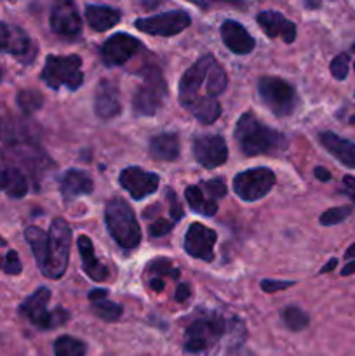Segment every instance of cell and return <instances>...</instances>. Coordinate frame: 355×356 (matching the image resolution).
<instances>
[{
  "label": "cell",
  "instance_id": "obj_4",
  "mask_svg": "<svg viewBox=\"0 0 355 356\" xmlns=\"http://www.w3.org/2000/svg\"><path fill=\"white\" fill-rule=\"evenodd\" d=\"M72 247V228L63 218H56L51 222L47 233V259L42 268V275L52 280H59L65 275Z\"/></svg>",
  "mask_w": 355,
  "mask_h": 356
},
{
  "label": "cell",
  "instance_id": "obj_1",
  "mask_svg": "<svg viewBox=\"0 0 355 356\" xmlns=\"http://www.w3.org/2000/svg\"><path fill=\"white\" fill-rule=\"evenodd\" d=\"M226 83H228V79H226L225 70L216 63V59L209 54L202 56L181 76L180 103L188 110L197 101L200 89L204 87L209 97L216 99L219 94L225 92Z\"/></svg>",
  "mask_w": 355,
  "mask_h": 356
},
{
  "label": "cell",
  "instance_id": "obj_51",
  "mask_svg": "<svg viewBox=\"0 0 355 356\" xmlns=\"http://www.w3.org/2000/svg\"><path fill=\"white\" fill-rule=\"evenodd\" d=\"M305 6H306V7H320V3H310V2H306Z\"/></svg>",
  "mask_w": 355,
  "mask_h": 356
},
{
  "label": "cell",
  "instance_id": "obj_19",
  "mask_svg": "<svg viewBox=\"0 0 355 356\" xmlns=\"http://www.w3.org/2000/svg\"><path fill=\"white\" fill-rule=\"evenodd\" d=\"M221 38L223 42H225L226 47H228L233 54L239 56L253 52L254 45H256L253 35H251L242 24L237 23V21L233 19H226L225 23L221 24Z\"/></svg>",
  "mask_w": 355,
  "mask_h": 356
},
{
  "label": "cell",
  "instance_id": "obj_6",
  "mask_svg": "<svg viewBox=\"0 0 355 356\" xmlns=\"http://www.w3.org/2000/svg\"><path fill=\"white\" fill-rule=\"evenodd\" d=\"M258 94L275 117H289L298 106V92L292 83L278 76H261L258 80Z\"/></svg>",
  "mask_w": 355,
  "mask_h": 356
},
{
  "label": "cell",
  "instance_id": "obj_32",
  "mask_svg": "<svg viewBox=\"0 0 355 356\" xmlns=\"http://www.w3.org/2000/svg\"><path fill=\"white\" fill-rule=\"evenodd\" d=\"M16 103L23 113L31 115L44 106V96H42L38 90L26 89V90H21V92H17Z\"/></svg>",
  "mask_w": 355,
  "mask_h": 356
},
{
  "label": "cell",
  "instance_id": "obj_30",
  "mask_svg": "<svg viewBox=\"0 0 355 356\" xmlns=\"http://www.w3.org/2000/svg\"><path fill=\"white\" fill-rule=\"evenodd\" d=\"M54 356H86L87 346L84 341L72 336H61L54 341Z\"/></svg>",
  "mask_w": 355,
  "mask_h": 356
},
{
  "label": "cell",
  "instance_id": "obj_26",
  "mask_svg": "<svg viewBox=\"0 0 355 356\" xmlns=\"http://www.w3.org/2000/svg\"><path fill=\"white\" fill-rule=\"evenodd\" d=\"M0 190L10 198H23L28 193V179L23 170L13 165L0 169Z\"/></svg>",
  "mask_w": 355,
  "mask_h": 356
},
{
  "label": "cell",
  "instance_id": "obj_20",
  "mask_svg": "<svg viewBox=\"0 0 355 356\" xmlns=\"http://www.w3.org/2000/svg\"><path fill=\"white\" fill-rule=\"evenodd\" d=\"M120 101H118V90L110 80H101L96 87V97H94V111L103 120L117 117L120 113Z\"/></svg>",
  "mask_w": 355,
  "mask_h": 356
},
{
  "label": "cell",
  "instance_id": "obj_54",
  "mask_svg": "<svg viewBox=\"0 0 355 356\" xmlns=\"http://www.w3.org/2000/svg\"><path fill=\"white\" fill-rule=\"evenodd\" d=\"M352 52H355V44H354V45H352Z\"/></svg>",
  "mask_w": 355,
  "mask_h": 356
},
{
  "label": "cell",
  "instance_id": "obj_17",
  "mask_svg": "<svg viewBox=\"0 0 355 356\" xmlns=\"http://www.w3.org/2000/svg\"><path fill=\"white\" fill-rule=\"evenodd\" d=\"M49 24H51V30L61 37H79L82 31V19H80L77 6L73 2H66V0L56 2L52 6Z\"/></svg>",
  "mask_w": 355,
  "mask_h": 356
},
{
  "label": "cell",
  "instance_id": "obj_36",
  "mask_svg": "<svg viewBox=\"0 0 355 356\" xmlns=\"http://www.w3.org/2000/svg\"><path fill=\"white\" fill-rule=\"evenodd\" d=\"M348 65H350V56L341 52L331 61V75L336 80H345L348 76Z\"/></svg>",
  "mask_w": 355,
  "mask_h": 356
},
{
  "label": "cell",
  "instance_id": "obj_52",
  "mask_svg": "<svg viewBox=\"0 0 355 356\" xmlns=\"http://www.w3.org/2000/svg\"><path fill=\"white\" fill-rule=\"evenodd\" d=\"M6 245H7V242L2 238V236H0V247H6Z\"/></svg>",
  "mask_w": 355,
  "mask_h": 356
},
{
  "label": "cell",
  "instance_id": "obj_23",
  "mask_svg": "<svg viewBox=\"0 0 355 356\" xmlns=\"http://www.w3.org/2000/svg\"><path fill=\"white\" fill-rule=\"evenodd\" d=\"M77 247H79L80 259H82V268L86 271L87 277L94 282H103L108 278V268L100 263L94 252V245L87 235H80L77 240Z\"/></svg>",
  "mask_w": 355,
  "mask_h": 356
},
{
  "label": "cell",
  "instance_id": "obj_5",
  "mask_svg": "<svg viewBox=\"0 0 355 356\" xmlns=\"http://www.w3.org/2000/svg\"><path fill=\"white\" fill-rule=\"evenodd\" d=\"M82 59L80 56H47L40 79L45 86L58 90L59 87H66L68 90H77L84 83Z\"/></svg>",
  "mask_w": 355,
  "mask_h": 356
},
{
  "label": "cell",
  "instance_id": "obj_8",
  "mask_svg": "<svg viewBox=\"0 0 355 356\" xmlns=\"http://www.w3.org/2000/svg\"><path fill=\"white\" fill-rule=\"evenodd\" d=\"M49 299H51V291L47 287H40L23 301L19 313L26 316L35 327L38 329H56L68 322L70 313L63 308H56L54 312H47Z\"/></svg>",
  "mask_w": 355,
  "mask_h": 356
},
{
  "label": "cell",
  "instance_id": "obj_7",
  "mask_svg": "<svg viewBox=\"0 0 355 356\" xmlns=\"http://www.w3.org/2000/svg\"><path fill=\"white\" fill-rule=\"evenodd\" d=\"M167 92L166 80L157 66H150L143 72V83L132 97V111L136 117H152L162 106Z\"/></svg>",
  "mask_w": 355,
  "mask_h": 356
},
{
  "label": "cell",
  "instance_id": "obj_46",
  "mask_svg": "<svg viewBox=\"0 0 355 356\" xmlns=\"http://www.w3.org/2000/svg\"><path fill=\"white\" fill-rule=\"evenodd\" d=\"M150 287H152L155 292H162L164 287H166L164 278H157V277L152 278V280H150Z\"/></svg>",
  "mask_w": 355,
  "mask_h": 356
},
{
  "label": "cell",
  "instance_id": "obj_56",
  "mask_svg": "<svg viewBox=\"0 0 355 356\" xmlns=\"http://www.w3.org/2000/svg\"><path fill=\"white\" fill-rule=\"evenodd\" d=\"M354 70H355V63H354Z\"/></svg>",
  "mask_w": 355,
  "mask_h": 356
},
{
  "label": "cell",
  "instance_id": "obj_15",
  "mask_svg": "<svg viewBox=\"0 0 355 356\" xmlns=\"http://www.w3.org/2000/svg\"><path fill=\"white\" fill-rule=\"evenodd\" d=\"M118 183L134 200H143L159 190L160 177L153 172H146L141 167L131 165L122 170Z\"/></svg>",
  "mask_w": 355,
  "mask_h": 356
},
{
  "label": "cell",
  "instance_id": "obj_45",
  "mask_svg": "<svg viewBox=\"0 0 355 356\" xmlns=\"http://www.w3.org/2000/svg\"><path fill=\"white\" fill-rule=\"evenodd\" d=\"M313 176L317 177L319 181H322V183H327V181H331V172L327 169H324V167H315V170H313Z\"/></svg>",
  "mask_w": 355,
  "mask_h": 356
},
{
  "label": "cell",
  "instance_id": "obj_48",
  "mask_svg": "<svg viewBox=\"0 0 355 356\" xmlns=\"http://www.w3.org/2000/svg\"><path fill=\"white\" fill-rule=\"evenodd\" d=\"M354 273H355V261L345 264V268L341 270V277H348V275H354Z\"/></svg>",
  "mask_w": 355,
  "mask_h": 356
},
{
  "label": "cell",
  "instance_id": "obj_22",
  "mask_svg": "<svg viewBox=\"0 0 355 356\" xmlns=\"http://www.w3.org/2000/svg\"><path fill=\"white\" fill-rule=\"evenodd\" d=\"M319 141L338 162L350 167V169H355V143L340 138L334 132H322L319 136Z\"/></svg>",
  "mask_w": 355,
  "mask_h": 356
},
{
  "label": "cell",
  "instance_id": "obj_24",
  "mask_svg": "<svg viewBox=\"0 0 355 356\" xmlns=\"http://www.w3.org/2000/svg\"><path fill=\"white\" fill-rule=\"evenodd\" d=\"M150 155L159 162H173L180 156V138L174 132H162L150 139Z\"/></svg>",
  "mask_w": 355,
  "mask_h": 356
},
{
  "label": "cell",
  "instance_id": "obj_40",
  "mask_svg": "<svg viewBox=\"0 0 355 356\" xmlns=\"http://www.w3.org/2000/svg\"><path fill=\"white\" fill-rule=\"evenodd\" d=\"M294 285V282H278V280H263L261 282V289L267 294H274V292H281L284 289H289Z\"/></svg>",
  "mask_w": 355,
  "mask_h": 356
},
{
  "label": "cell",
  "instance_id": "obj_18",
  "mask_svg": "<svg viewBox=\"0 0 355 356\" xmlns=\"http://www.w3.org/2000/svg\"><path fill=\"white\" fill-rule=\"evenodd\" d=\"M256 19L268 38H282L285 44L296 40V24L277 10H263L258 14Z\"/></svg>",
  "mask_w": 355,
  "mask_h": 356
},
{
  "label": "cell",
  "instance_id": "obj_29",
  "mask_svg": "<svg viewBox=\"0 0 355 356\" xmlns=\"http://www.w3.org/2000/svg\"><path fill=\"white\" fill-rule=\"evenodd\" d=\"M184 197H187L188 205H190L191 211L195 214L200 216H214L216 211H218V205H216L214 200H209L205 198L204 191L200 190V186H188L184 190Z\"/></svg>",
  "mask_w": 355,
  "mask_h": 356
},
{
  "label": "cell",
  "instance_id": "obj_11",
  "mask_svg": "<svg viewBox=\"0 0 355 356\" xmlns=\"http://www.w3.org/2000/svg\"><path fill=\"white\" fill-rule=\"evenodd\" d=\"M191 17L184 10H169L164 14H155L150 17H139L134 21V26L139 31L159 37H173L181 33L184 28L190 26Z\"/></svg>",
  "mask_w": 355,
  "mask_h": 356
},
{
  "label": "cell",
  "instance_id": "obj_14",
  "mask_svg": "<svg viewBox=\"0 0 355 356\" xmlns=\"http://www.w3.org/2000/svg\"><path fill=\"white\" fill-rule=\"evenodd\" d=\"M194 156L205 169H216L228 159V146L221 136L207 134L194 139Z\"/></svg>",
  "mask_w": 355,
  "mask_h": 356
},
{
  "label": "cell",
  "instance_id": "obj_2",
  "mask_svg": "<svg viewBox=\"0 0 355 356\" xmlns=\"http://www.w3.org/2000/svg\"><path fill=\"white\" fill-rule=\"evenodd\" d=\"M235 139L244 155L258 156L282 152L287 145L285 136L270 129L256 118L253 111H246L235 125Z\"/></svg>",
  "mask_w": 355,
  "mask_h": 356
},
{
  "label": "cell",
  "instance_id": "obj_33",
  "mask_svg": "<svg viewBox=\"0 0 355 356\" xmlns=\"http://www.w3.org/2000/svg\"><path fill=\"white\" fill-rule=\"evenodd\" d=\"M93 312L94 315L100 316L104 322H117L122 316V313H124V308L120 305H117V302L103 299V301L93 302Z\"/></svg>",
  "mask_w": 355,
  "mask_h": 356
},
{
  "label": "cell",
  "instance_id": "obj_21",
  "mask_svg": "<svg viewBox=\"0 0 355 356\" xmlns=\"http://www.w3.org/2000/svg\"><path fill=\"white\" fill-rule=\"evenodd\" d=\"M94 183L93 177L84 170H66L59 179V191H61L65 200H75V198L84 197V195L93 193Z\"/></svg>",
  "mask_w": 355,
  "mask_h": 356
},
{
  "label": "cell",
  "instance_id": "obj_31",
  "mask_svg": "<svg viewBox=\"0 0 355 356\" xmlns=\"http://www.w3.org/2000/svg\"><path fill=\"white\" fill-rule=\"evenodd\" d=\"M282 320H284L285 327L292 330V332H301L310 323L308 315L301 308H298V306H287L284 313H282Z\"/></svg>",
  "mask_w": 355,
  "mask_h": 356
},
{
  "label": "cell",
  "instance_id": "obj_28",
  "mask_svg": "<svg viewBox=\"0 0 355 356\" xmlns=\"http://www.w3.org/2000/svg\"><path fill=\"white\" fill-rule=\"evenodd\" d=\"M31 131H33V129H31L30 125L23 124V122L16 120V118L0 122V138H2L3 141L26 143L33 138Z\"/></svg>",
  "mask_w": 355,
  "mask_h": 356
},
{
  "label": "cell",
  "instance_id": "obj_12",
  "mask_svg": "<svg viewBox=\"0 0 355 356\" xmlns=\"http://www.w3.org/2000/svg\"><path fill=\"white\" fill-rule=\"evenodd\" d=\"M0 52H7L24 65H30L37 54V47L19 26L0 23Z\"/></svg>",
  "mask_w": 355,
  "mask_h": 356
},
{
  "label": "cell",
  "instance_id": "obj_9",
  "mask_svg": "<svg viewBox=\"0 0 355 356\" xmlns=\"http://www.w3.org/2000/svg\"><path fill=\"white\" fill-rule=\"evenodd\" d=\"M275 174L268 167H254L233 177V191L244 202H256L274 188Z\"/></svg>",
  "mask_w": 355,
  "mask_h": 356
},
{
  "label": "cell",
  "instance_id": "obj_43",
  "mask_svg": "<svg viewBox=\"0 0 355 356\" xmlns=\"http://www.w3.org/2000/svg\"><path fill=\"white\" fill-rule=\"evenodd\" d=\"M190 294H191L190 287H188L187 284H180L176 289V294H174V299H176L178 302H184L188 298H190Z\"/></svg>",
  "mask_w": 355,
  "mask_h": 356
},
{
  "label": "cell",
  "instance_id": "obj_37",
  "mask_svg": "<svg viewBox=\"0 0 355 356\" xmlns=\"http://www.w3.org/2000/svg\"><path fill=\"white\" fill-rule=\"evenodd\" d=\"M200 190H204L205 193L209 195V200H214V202L226 195V186L225 183H223V179H219V177L204 181V183L200 184Z\"/></svg>",
  "mask_w": 355,
  "mask_h": 356
},
{
  "label": "cell",
  "instance_id": "obj_39",
  "mask_svg": "<svg viewBox=\"0 0 355 356\" xmlns=\"http://www.w3.org/2000/svg\"><path fill=\"white\" fill-rule=\"evenodd\" d=\"M23 266H21L19 256H17L16 250H9L6 256V264H3V273L7 275H19Z\"/></svg>",
  "mask_w": 355,
  "mask_h": 356
},
{
  "label": "cell",
  "instance_id": "obj_3",
  "mask_svg": "<svg viewBox=\"0 0 355 356\" xmlns=\"http://www.w3.org/2000/svg\"><path fill=\"white\" fill-rule=\"evenodd\" d=\"M104 221L111 238L125 250L136 249L141 242V228H139L131 205L122 198H111L104 209Z\"/></svg>",
  "mask_w": 355,
  "mask_h": 356
},
{
  "label": "cell",
  "instance_id": "obj_34",
  "mask_svg": "<svg viewBox=\"0 0 355 356\" xmlns=\"http://www.w3.org/2000/svg\"><path fill=\"white\" fill-rule=\"evenodd\" d=\"M354 212V207L352 205H343V207H333L329 209V211L324 212L322 216H320V225L322 226H334V225H340V222H343L345 219L348 218V216Z\"/></svg>",
  "mask_w": 355,
  "mask_h": 356
},
{
  "label": "cell",
  "instance_id": "obj_55",
  "mask_svg": "<svg viewBox=\"0 0 355 356\" xmlns=\"http://www.w3.org/2000/svg\"><path fill=\"white\" fill-rule=\"evenodd\" d=\"M0 80H2V70H0Z\"/></svg>",
  "mask_w": 355,
  "mask_h": 356
},
{
  "label": "cell",
  "instance_id": "obj_10",
  "mask_svg": "<svg viewBox=\"0 0 355 356\" xmlns=\"http://www.w3.org/2000/svg\"><path fill=\"white\" fill-rule=\"evenodd\" d=\"M225 329L226 323L221 316L195 320L187 327L184 351L187 353H202L225 334Z\"/></svg>",
  "mask_w": 355,
  "mask_h": 356
},
{
  "label": "cell",
  "instance_id": "obj_49",
  "mask_svg": "<svg viewBox=\"0 0 355 356\" xmlns=\"http://www.w3.org/2000/svg\"><path fill=\"white\" fill-rule=\"evenodd\" d=\"M345 257H347V259H352V257H355V243H352V245L348 247V250L345 252Z\"/></svg>",
  "mask_w": 355,
  "mask_h": 356
},
{
  "label": "cell",
  "instance_id": "obj_50",
  "mask_svg": "<svg viewBox=\"0 0 355 356\" xmlns=\"http://www.w3.org/2000/svg\"><path fill=\"white\" fill-rule=\"evenodd\" d=\"M3 264H6V257H0V270H3Z\"/></svg>",
  "mask_w": 355,
  "mask_h": 356
},
{
  "label": "cell",
  "instance_id": "obj_13",
  "mask_svg": "<svg viewBox=\"0 0 355 356\" xmlns=\"http://www.w3.org/2000/svg\"><path fill=\"white\" fill-rule=\"evenodd\" d=\"M218 240V233L200 222H194L187 229L184 235V252L195 259L211 263L214 259V243Z\"/></svg>",
  "mask_w": 355,
  "mask_h": 356
},
{
  "label": "cell",
  "instance_id": "obj_41",
  "mask_svg": "<svg viewBox=\"0 0 355 356\" xmlns=\"http://www.w3.org/2000/svg\"><path fill=\"white\" fill-rule=\"evenodd\" d=\"M167 198H169V204H171V218H173L174 222H178L180 219H183V211H181V204L178 202L176 193L173 190H167Z\"/></svg>",
  "mask_w": 355,
  "mask_h": 356
},
{
  "label": "cell",
  "instance_id": "obj_38",
  "mask_svg": "<svg viewBox=\"0 0 355 356\" xmlns=\"http://www.w3.org/2000/svg\"><path fill=\"white\" fill-rule=\"evenodd\" d=\"M174 225H176V222L169 221V219H157L155 222H152V225L148 226L150 236H153V238H160V236L169 235V233L173 232Z\"/></svg>",
  "mask_w": 355,
  "mask_h": 356
},
{
  "label": "cell",
  "instance_id": "obj_53",
  "mask_svg": "<svg viewBox=\"0 0 355 356\" xmlns=\"http://www.w3.org/2000/svg\"><path fill=\"white\" fill-rule=\"evenodd\" d=\"M350 124H355V117L350 118Z\"/></svg>",
  "mask_w": 355,
  "mask_h": 356
},
{
  "label": "cell",
  "instance_id": "obj_27",
  "mask_svg": "<svg viewBox=\"0 0 355 356\" xmlns=\"http://www.w3.org/2000/svg\"><path fill=\"white\" fill-rule=\"evenodd\" d=\"M24 238L33 250L35 261L42 271V268L45 266V259H47V233L42 232L37 226H28L24 229Z\"/></svg>",
  "mask_w": 355,
  "mask_h": 356
},
{
  "label": "cell",
  "instance_id": "obj_35",
  "mask_svg": "<svg viewBox=\"0 0 355 356\" xmlns=\"http://www.w3.org/2000/svg\"><path fill=\"white\" fill-rule=\"evenodd\" d=\"M148 271L157 275V278L162 277H173L180 278V270H174L173 264H171L169 259H155L152 263H148Z\"/></svg>",
  "mask_w": 355,
  "mask_h": 356
},
{
  "label": "cell",
  "instance_id": "obj_42",
  "mask_svg": "<svg viewBox=\"0 0 355 356\" xmlns=\"http://www.w3.org/2000/svg\"><path fill=\"white\" fill-rule=\"evenodd\" d=\"M341 191L350 198L355 204V177L354 176H345L341 181Z\"/></svg>",
  "mask_w": 355,
  "mask_h": 356
},
{
  "label": "cell",
  "instance_id": "obj_44",
  "mask_svg": "<svg viewBox=\"0 0 355 356\" xmlns=\"http://www.w3.org/2000/svg\"><path fill=\"white\" fill-rule=\"evenodd\" d=\"M108 296V291H104V289H94V291L89 292V301L90 302H96V301H103V299H106Z\"/></svg>",
  "mask_w": 355,
  "mask_h": 356
},
{
  "label": "cell",
  "instance_id": "obj_16",
  "mask_svg": "<svg viewBox=\"0 0 355 356\" xmlns=\"http://www.w3.org/2000/svg\"><path fill=\"white\" fill-rule=\"evenodd\" d=\"M141 47L138 38L129 33H115L104 40L101 47V59L106 66H122Z\"/></svg>",
  "mask_w": 355,
  "mask_h": 356
},
{
  "label": "cell",
  "instance_id": "obj_47",
  "mask_svg": "<svg viewBox=\"0 0 355 356\" xmlns=\"http://www.w3.org/2000/svg\"><path fill=\"white\" fill-rule=\"evenodd\" d=\"M336 264H338V259H336V257H333V259H331V261H327V264L322 268V270L319 271V273H320V275L329 273V271H333L334 268H336Z\"/></svg>",
  "mask_w": 355,
  "mask_h": 356
},
{
  "label": "cell",
  "instance_id": "obj_25",
  "mask_svg": "<svg viewBox=\"0 0 355 356\" xmlns=\"http://www.w3.org/2000/svg\"><path fill=\"white\" fill-rule=\"evenodd\" d=\"M86 19L96 31H106L122 19V13L110 6H86Z\"/></svg>",
  "mask_w": 355,
  "mask_h": 356
}]
</instances>
